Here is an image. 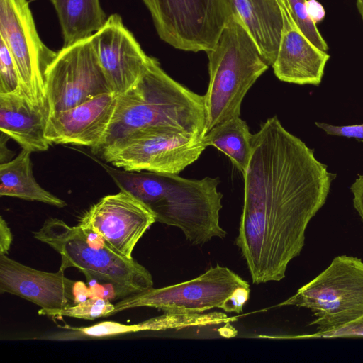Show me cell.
Masks as SVG:
<instances>
[{"mask_svg":"<svg viewBox=\"0 0 363 363\" xmlns=\"http://www.w3.org/2000/svg\"><path fill=\"white\" fill-rule=\"evenodd\" d=\"M250 293V286H241L238 288L226 299L222 309L228 313H240L242 312L243 306L249 299Z\"/></svg>","mask_w":363,"mask_h":363,"instance_id":"cell-26","label":"cell"},{"mask_svg":"<svg viewBox=\"0 0 363 363\" xmlns=\"http://www.w3.org/2000/svg\"><path fill=\"white\" fill-rule=\"evenodd\" d=\"M50 113L72 108L100 94L113 93L90 37L63 47L45 73Z\"/></svg>","mask_w":363,"mask_h":363,"instance_id":"cell-11","label":"cell"},{"mask_svg":"<svg viewBox=\"0 0 363 363\" xmlns=\"http://www.w3.org/2000/svg\"><path fill=\"white\" fill-rule=\"evenodd\" d=\"M315 125L328 135L355 138L363 142V124L333 125L325 123L315 122Z\"/></svg>","mask_w":363,"mask_h":363,"instance_id":"cell-25","label":"cell"},{"mask_svg":"<svg viewBox=\"0 0 363 363\" xmlns=\"http://www.w3.org/2000/svg\"><path fill=\"white\" fill-rule=\"evenodd\" d=\"M61 26L63 47L91 37L107 18L99 0H50Z\"/></svg>","mask_w":363,"mask_h":363,"instance_id":"cell-20","label":"cell"},{"mask_svg":"<svg viewBox=\"0 0 363 363\" xmlns=\"http://www.w3.org/2000/svg\"><path fill=\"white\" fill-rule=\"evenodd\" d=\"M116 186L140 201L160 222L179 228L194 245L224 238L219 222L223 194L218 178L186 179L177 174L133 172L93 157Z\"/></svg>","mask_w":363,"mask_h":363,"instance_id":"cell-3","label":"cell"},{"mask_svg":"<svg viewBox=\"0 0 363 363\" xmlns=\"http://www.w3.org/2000/svg\"><path fill=\"white\" fill-rule=\"evenodd\" d=\"M206 147L202 138L172 129H152L133 135L101 158L126 171L178 174Z\"/></svg>","mask_w":363,"mask_h":363,"instance_id":"cell-10","label":"cell"},{"mask_svg":"<svg viewBox=\"0 0 363 363\" xmlns=\"http://www.w3.org/2000/svg\"><path fill=\"white\" fill-rule=\"evenodd\" d=\"M13 241L11 229L2 216L0 217V255H6Z\"/></svg>","mask_w":363,"mask_h":363,"instance_id":"cell-29","label":"cell"},{"mask_svg":"<svg viewBox=\"0 0 363 363\" xmlns=\"http://www.w3.org/2000/svg\"><path fill=\"white\" fill-rule=\"evenodd\" d=\"M155 222L153 214L140 201L121 191L92 205L79 224L99 233L113 251L131 259L136 244Z\"/></svg>","mask_w":363,"mask_h":363,"instance_id":"cell-12","label":"cell"},{"mask_svg":"<svg viewBox=\"0 0 363 363\" xmlns=\"http://www.w3.org/2000/svg\"><path fill=\"white\" fill-rule=\"evenodd\" d=\"M33 237L60 254L59 270L74 267L86 280L111 283L118 298L153 287L152 277L145 267L113 251L99 233L88 227L70 226L60 219L49 218L33 232Z\"/></svg>","mask_w":363,"mask_h":363,"instance_id":"cell-5","label":"cell"},{"mask_svg":"<svg viewBox=\"0 0 363 363\" xmlns=\"http://www.w3.org/2000/svg\"><path fill=\"white\" fill-rule=\"evenodd\" d=\"M255 40L262 55L272 66L275 60L283 28L285 0H230Z\"/></svg>","mask_w":363,"mask_h":363,"instance_id":"cell-18","label":"cell"},{"mask_svg":"<svg viewBox=\"0 0 363 363\" xmlns=\"http://www.w3.org/2000/svg\"><path fill=\"white\" fill-rule=\"evenodd\" d=\"M241 286L250 285L229 268L217 264L193 279L125 297L114 304V313L149 307L167 314L199 315L215 308L222 309L226 299Z\"/></svg>","mask_w":363,"mask_h":363,"instance_id":"cell-8","label":"cell"},{"mask_svg":"<svg viewBox=\"0 0 363 363\" xmlns=\"http://www.w3.org/2000/svg\"><path fill=\"white\" fill-rule=\"evenodd\" d=\"M21 94V83L14 59L0 38V94Z\"/></svg>","mask_w":363,"mask_h":363,"instance_id":"cell-24","label":"cell"},{"mask_svg":"<svg viewBox=\"0 0 363 363\" xmlns=\"http://www.w3.org/2000/svg\"><path fill=\"white\" fill-rule=\"evenodd\" d=\"M206 52L209 84L204 95V135L216 125L240 116L245 96L269 66L235 13L228 18L215 46Z\"/></svg>","mask_w":363,"mask_h":363,"instance_id":"cell-4","label":"cell"},{"mask_svg":"<svg viewBox=\"0 0 363 363\" xmlns=\"http://www.w3.org/2000/svg\"><path fill=\"white\" fill-rule=\"evenodd\" d=\"M160 38L185 51L212 49L234 13L230 0H142Z\"/></svg>","mask_w":363,"mask_h":363,"instance_id":"cell-7","label":"cell"},{"mask_svg":"<svg viewBox=\"0 0 363 363\" xmlns=\"http://www.w3.org/2000/svg\"><path fill=\"white\" fill-rule=\"evenodd\" d=\"M283 28L278 52L272 65L281 81L318 86L330 55L315 47L293 19L286 3L282 8Z\"/></svg>","mask_w":363,"mask_h":363,"instance_id":"cell-16","label":"cell"},{"mask_svg":"<svg viewBox=\"0 0 363 363\" xmlns=\"http://www.w3.org/2000/svg\"><path fill=\"white\" fill-rule=\"evenodd\" d=\"M253 135L240 116L226 120L206 133L202 138L206 147L213 146L223 152L243 174L251 157Z\"/></svg>","mask_w":363,"mask_h":363,"instance_id":"cell-21","label":"cell"},{"mask_svg":"<svg viewBox=\"0 0 363 363\" xmlns=\"http://www.w3.org/2000/svg\"><path fill=\"white\" fill-rule=\"evenodd\" d=\"M307 10L309 17L315 24L325 17L323 6L316 0H307Z\"/></svg>","mask_w":363,"mask_h":363,"instance_id":"cell-30","label":"cell"},{"mask_svg":"<svg viewBox=\"0 0 363 363\" xmlns=\"http://www.w3.org/2000/svg\"><path fill=\"white\" fill-rule=\"evenodd\" d=\"M104 286V284L96 283L89 286V296L90 298H103Z\"/></svg>","mask_w":363,"mask_h":363,"instance_id":"cell-33","label":"cell"},{"mask_svg":"<svg viewBox=\"0 0 363 363\" xmlns=\"http://www.w3.org/2000/svg\"><path fill=\"white\" fill-rule=\"evenodd\" d=\"M74 303L77 304L89 298V287L82 281H75L72 288Z\"/></svg>","mask_w":363,"mask_h":363,"instance_id":"cell-31","label":"cell"},{"mask_svg":"<svg viewBox=\"0 0 363 363\" xmlns=\"http://www.w3.org/2000/svg\"><path fill=\"white\" fill-rule=\"evenodd\" d=\"M287 306L308 308L315 316L310 325L316 331L296 338H320L363 320V261L335 257L320 274L277 305Z\"/></svg>","mask_w":363,"mask_h":363,"instance_id":"cell-6","label":"cell"},{"mask_svg":"<svg viewBox=\"0 0 363 363\" xmlns=\"http://www.w3.org/2000/svg\"><path fill=\"white\" fill-rule=\"evenodd\" d=\"M75 281L64 272L38 270L0 255V292L20 296L43 310L62 309L74 303Z\"/></svg>","mask_w":363,"mask_h":363,"instance_id":"cell-15","label":"cell"},{"mask_svg":"<svg viewBox=\"0 0 363 363\" xmlns=\"http://www.w3.org/2000/svg\"><path fill=\"white\" fill-rule=\"evenodd\" d=\"M0 38L14 59L21 94L33 105L48 106L45 73L57 52L42 42L27 0H0Z\"/></svg>","mask_w":363,"mask_h":363,"instance_id":"cell-9","label":"cell"},{"mask_svg":"<svg viewBox=\"0 0 363 363\" xmlns=\"http://www.w3.org/2000/svg\"><path fill=\"white\" fill-rule=\"evenodd\" d=\"M48 106L32 104L20 93L0 94V130L22 149L33 152L48 150L45 138Z\"/></svg>","mask_w":363,"mask_h":363,"instance_id":"cell-17","label":"cell"},{"mask_svg":"<svg viewBox=\"0 0 363 363\" xmlns=\"http://www.w3.org/2000/svg\"><path fill=\"white\" fill-rule=\"evenodd\" d=\"M90 38L113 93L118 96L125 92L146 69L151 57L145 53L117 13L109 16Z\"/></svg>","mask_w":363,"mask_h":363,"instance_id":"cell-13","label":"cell"},{"mask_svg":"<svg viewBox=\"0 0 363 363\" xmlns=\"http://www.w3.org/2000/svg\"><path fill=\"white\" fill-rule=\"evenodd\" d=\"M116 99L113 93L103 94L72 108L49 113L46 140L50 145L86 146L94 151L105 137Z\"/></svg>","mask_w":363,"mask_h":363,"instance_id":"cell-14","label":"cell"},{"mask_svg":"<svg viewBox=\"0 0 363 363\" xmlns=\"http://www.w3.org/2000/svg\"><path fill=\"white\" fill-rule=\"evenodd\" d=\"M10 138L8 135L1 132L0 137V162L4 163L10 161L12 157V152L7 148L6 141Z\"/></svg>","mask_w":363,"mask_h":363,"instance_id":"cell-32","label":"cell"},{"mask_svg":"<svg viewBox=\"0 0 363 363\" xmlns=\"http://www.w3.org/2000/svg\"><path fill=\"white\" fill-rule=\"evenodd\" d=\"M206 122L204 96L173 79L151 57L135 84L117 96L105 137L92 152L101 157L133 135L152 129H172L203 138Z\"/></svg>","mask_w":363,"mask_h":363,"instance_id":"cell-2","label":"cell"},{"mask_svg":"<svg viewBox=\"0 0 363 363\" xmlns=\"http://www.w3.org/2000/svg\"><path fill=\"white\" fill-rule=\"evenodd\" d=\"M30 152L22 149L9 162L0 164V196L39 201L57 208L67 203L43 189L33 172Z\"/></svg>","mask_w":363,"mask_h":363,"instance_id":"cell-19","label":"cell"},{"mask_svg":"<svg viewBox=\"0 0 363 363\" xmlns=\"http://www.w3.org/2000/svg\"><path fill=\"white\" fill-rule=\"evenodd\" d=\"M354 207L363 220V174L351 186Z\"/></svg>","mask_w":363,"mask_h":363,"instance_id":"cell-28","label":"cell"},{"mask_svg":"<svg viewBox=\"0 0 363 363\" xmlns=\"http://www.w3.org/2000/svg\"><path fill=\"white\" fill-rule=\"evenodd\" d=\"M242 175L244 203L235 243L255 284L279 281L300 255L308 225L325 204L335 174L273 116L253 134Z\"/></svg>","mask_w":363,"mask_h":363,"instance_id":"cell-1","label":"cell"},{"mask_svg":"<svg viewBox=\"0 0 363 363\" xmlns=\"http://www.w3.org/2000/svg\"><path fill=\"white\" fill-rule=\"evenodd\" d=\"M114 310L115 306L110 301L89 298L83 302L62 309L43 310L40 308L38 311V314L53 318L67 316L79 319L94 320L113 315Z\"/></svg>","mask_w":363,"mask_h":363,"instance_id":"cell-22","label":"cell"},{"mask_svg":"<svg viewBox=\"0 0 363 363\" xmlns=\"http://www.w3.org/2000/svg\"><path fill=\"white\" fill-rule=\"evenodd\" d=\"M357 6L359 13L363 20V0H357Z\"/></svg>","mask_w":363,"mask_h":363,"instance_id":"cell-34","label":"cell"},{"mask_svg":"<svg viewBox=\"0 0 363 363\" xmlns=\"http://www.w3.org/2000/svg\"><path fill=\"white\" fill-rule=\"evenodd\" d=\"M289 12L298 27L306 37L318 48L326 52L327 43L316 24L311 19L307 10V0H285Z\"/></svg>","mask_w":363,"mask_h":363,"instance_id":"cell-23","label":"cell"},{"mask_svg":"<svg viewBox=\"0 0 363 363\" xmlns=\"http://www.w3.org/2000/svg\"><path fill=\"white\" fill-rule=\"evenodd\" d=\"M363 337V320L337 330L323 335L320 338Z\"/></svg>","mask_w":363,"mask_h":363,"instance_id":"cell-27","label":"cell"}]
</instances>
